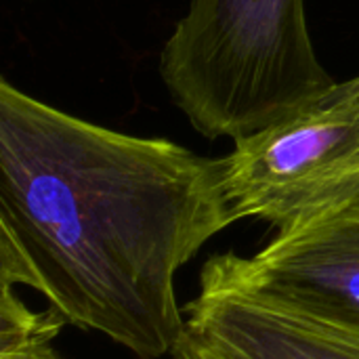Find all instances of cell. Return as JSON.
Listing matches in <instances>:
<instances>
[{
    "label": "cell",
    "instance_id": "3",
    "mask_svg": "<svg viewBox=\"0 0 359 359\" xmlns=\"http://www.w3.org/2000/svg\"><path fill=\"white\" fill-rule=\"evenodd\" d=\"M233 143L221 160L238 221L286 233L359 204V76Z\"/></svg>",
    "mask_w": 359,
    "mask_h": 359
},
{
    "label": "cell",
    "instance_id": "1",
    "mask_svg": "<svg viewBox=\"0 0 359 359\" xmlns=\"http://www.w3.org/2000/svg\"><path fill=\"white\" fill-rule=\"evenodd\" d=\"M223 160L118 133L0 80V286L139 359L175 353V278L236 223Z\"/></svg>",
    "mask_w": 359,
    "mask_h": 359
},
{
    "label": "cell",
    "instance_id": "6",
    "mask_svg": "<svg viewBox=\"0 0 359 359\" xmlns=\"http://www.w3.org/2000/svg\"><path fill=\"white\" fill-rule=\"evenodd\" d=\"M0 288V359H63L53 341L65 320L53 309L32 311L13 292V286Z\"/></svg>",
    "mask_w": 359,
    "mask_h": 359
},
{
    "label": "cell",
    "instance_id": "5",
    "mask_svg": "<svg viewBox=\"0 0 359 359\" xmlns=\"http://www.w3.org/2000/svg\"><path fill=\"white\" fill-rule=\"evenodd\" d=\"M177 359H359V334L238 286L210 263L185 307Z\"/></svg>",
    "mask_w": 359,
    "mask_h": 359
},
{
    "label": "cell",
    "instance_id": "4",
    "mask_svg": "<svg viewBox=\"0 0 359 359\" xmlns=\"http://www.w3.org/2000/svg\"><path fill=\"white\" fill-rule=\"evenodd\" d=\"M208 263L238 286L359 334V204Z\"/></svg>",
    "mask_w": 359,
    "mask_h": 359
},
{
    "label": "cell",
    "instance_id": "2",
    "mask_svg": "<svg viewBox=\"0 0 359 359\" xmlns=\"http://www.w3.org/2000/svg\"><path fill=\"white\" fill-rule=\"evenodd\" d=\"M160 76L206 139H242L324 99L305 0H191L172 27Z\"/></svg>",
    "mask_w": 359,
    "mask_h": 359
}]
</instances>
